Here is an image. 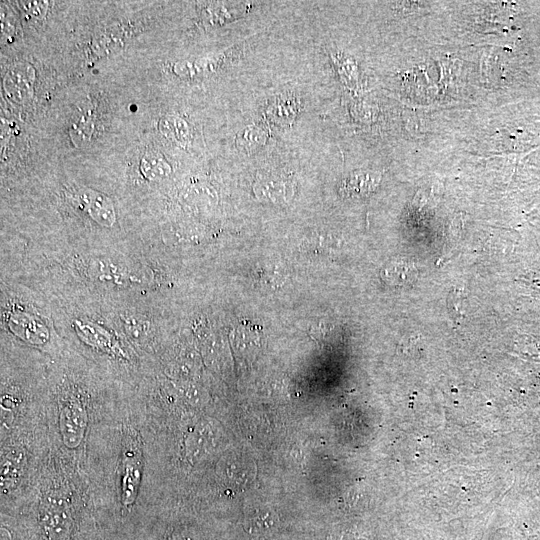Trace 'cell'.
<instances>
[{
	"label": "cell",
	"instance_id": "cell-1",
	"mask_svg": "<svg viewBox=\"0 0 540 540\" xmlns=\"http://www.w3.org/2000/svg\"><path fill=\"white\" fill-rule=\"evenodd\" d=\"M143 456L137 436L129 432L123 448L121 474V500L126 507L131 506L139 491L142 476Z\"/></svg>",
	"mask_w": 540,
	"mask_h": 540
},
{
	"label": "cell",
	"instance_id": "cell-2",
	"mask_svg": "<svg viewBox=\"0 0 540 540\" xmlns=\"http://www.w3.org/2000/svg\"><path fill=\"white\" fill-rule=\"evenodd\" d=\"M40 522L50 540H66L71 529V516L61 494H49L40 509Z\"/></svg>",
	"mask_w": 540,
	"mask_h": 540
},
{
	"label": "cell",
	"instance_id": "cell-3",
	"mask_svg": "<svg viewBox=\"0 0 540 540\" xmlns=\"http://www.w3.org/2000/svg\"><path fill=\"white\" fill-rule=\"evenodd\" d=\"M87 427V413L75 398L65 399L59 410V429L62 441L70 449L77 448L84 439Z\"/></svg>",
	"mask_w": 540,
	"mask_h": 540
},
{
	"label": "cell",
	"instance_id": "cell-4",
	"mask_svg": "<svg viewBox=\"0 0 540 540\" xmlns=\"http://www.w3.org/2000/svg\"><path fill=\"white\" fill-rule=\"evenodd\" d=\"M79 197L83 208L93 219L105 226L113 224L115 214L109 199L94 191H85Z\"/></svg>",
	"mask_w": 540,
	"mask_h": 540
},
{
	"label": "cell",
	"instance_id": "cell-5",
	"mask_svg": "<svg viewBox=\"0 0 540 540\" xmlns=\"http://www.w3.org/2000/svg\"><path fill=\"white\" fill-rule=\"evenodd\" d=\"M382 278L392 285L404 286L411 284L416 276V268L408 262L397 261L389 263L382 271Z\"/></svg>",
	"mask_w": 540,
	"mask_h": 540
},
{
	"label": "cell",
	"instance_id": "cell-6",
	"mask_svg": "<svg viewBox=\"0 0 540 540\" xmlns=\"http://www.w3.org/2000/svg\"><path fill=\"white\" fill-rule=\"evenodd\" d=\"M22 457L20 452L15 451H11L4 457L1 468L2 487L17 480L22 470Z\"/></svg>",
	"mask_w": 540,
	"mask_h": 540
},
{
	"label": "cell",
	"instance_id": "cell-7",
	"mask_svg": "<svg viewBox=\"0 0 540 540\" xmlns=\"http://www.w3.org/2000/svg\"><path fill=\"white\" fill-rule=\"evenodd\" d=\"M255 188H259L261 195H268V198L271 199H284L289 192L288 190L292 188L286 182L277 180V179H267V181L259 182Z\"/></svg>",
	"mask_w": 540,
	"mask_h": 540
},
{
	"label": "cell",
	"instance_id": "cell-8",
	"mask_svg": "<svg viewBox=\"0 0 540 540\" xmlns=\"http://www.w3.org/2000/svg\"><path fill=\"white\" fill-rule=\"evenodd\" d=\"M447 307L450 315L455 321L463 319L466 307V299L463 292L457 289L450 292L447 299Z\"/></svg>",
	"mask_w": 540,
	"mask_h": 540
},
{
	"label": "cell",
	"instance_id": "cell-9",
	"mask_svg": "<svg viewBox=\"0 0 540 540\" xmlns=\"http://www.w3.org/2000/svg\"><path fill=\"white\" fill-rule=\"evenodd\" d=\"M265 138V131L256 126H249L244 129L238 140L239 144H242L246 149H251L250 147L262 144Z\"/></svg>",
	"mask_w": 540,
	"mask_h": 540
}]
</instances>
